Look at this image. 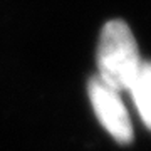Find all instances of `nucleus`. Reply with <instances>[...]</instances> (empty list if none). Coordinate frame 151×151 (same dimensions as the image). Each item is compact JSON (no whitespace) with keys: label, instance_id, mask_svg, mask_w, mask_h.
Masks as SVG:
<instances>
[{"label":"nucleus","instance_id":"3","mask_svg":"<svg viewBox=\"0 0 151 151\" xmlns=\"http://www.w3.org/2000/svg\"><path fill=\"white\" fill-rule=\"evenodd\" d=\"M146 128L151 129V62H143L128 89Z\"/></svg>","mask_w":151,"mask_h":151},{"label":"nucleus","instance_id":"1","mask_svg":"<svg viewBox=\"0 0 151 151\" xmlns=\"http://www.w3.org/2000/svg\"><path fill=\"white\" fill-rule=\"evenodd\" d=\"M97 79L118 92L128 91L143 60L138 44L124 20H109L97 44Z\"/></svg>","mask_w":151,"mask_h":151},{"label":"nucleus","instance_id":"2","mask_svg":"<svg viewBox=\"0 0 151 151\" xmlns=\"http://www.w3.org/2000/svg\"><path fill=\"white\" fill-rule=\"evenodd\" d=\"M89 99L94 108L99 123L104 129L121 145H129L133 141V124L129 113L121 99V92L108 87L97 77L89 81L87 86Z\"/></svg>","mask_w":151,"mask_h":151}]
</instances>
